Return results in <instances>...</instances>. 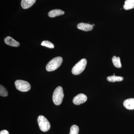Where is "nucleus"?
<instances>
[{"label": "nucleus", "mask_w": 134, "mask_h": 134, "mask_svg": "<svg viewBox=\"0 0 134 134\" xmlns=\"http://www.w3.org/2000/svg\"><path fill=\"white\" fill-rule=\"evenodd\" d=\"M62 62L63 59L62 57H56L48 63L46 66V69L48 72L54 71L61 66Z\"/></svg>", "instance_id": "2"}, {"label": "nucleus", "mask_w": 134, "mask_h": 134, "mask_svg": "<svg viewBox=\"0 0 134 134\" xmlns=\"http://www.w3.org/2000/svg\"><path fill=\"white\" fill-rule=\"evenodd\" d=\"M92 25H93V26H95V24H93Z\"/></svg>", "instance_id": "19"}, {"label": "nucleus", "mask_w": 134, "mask_h": 134, "mask_svg": "<svg viewBox=\"0 0 134 134\" xmlns=\"http://www.w3.org/2000/svg\"><path fill=\"white\" fill-rule=\"evenodd\" d=\"M41 45L43 46L46 47L48 48H53L54 46L52 43L48 41H42L41 43Z\"/></svg>", "instance_id": "17"}, {"label": "nucleus", "mask_w": 134, "mask_h": 134, "mask_svg": "<svg viewBox=\"0 0 134 134\" xmlns=\"http://www.w3.org/2000/svg\"><path fill=\"white\" fill-rule=\"evenodd\" d=\"M16 88L19 91L26 92L29 91L31 88L30 84L24 80H16L15 82Z\"/></svg>", "instance_id": "5"}, {"label": "nucleus", "mask_w": 134, "mask_h": 134, "mask_svg": "<svg viewBox=\"0 0 134 134\" xmlns=\"http://www.w3.org/2000/svg\"><path fill=\"white\" fill-rule=\"evenodd\" d=\"M36 1V0H22L21 6L24 9H27L31 7Z\"/></svg>", "instance_id": "9"}, {"label": "nucleus", "mask_w": 134, "mask_h": 134, "mask_svg": "<svg viewBox=\"0 0 134 134\" xmlns=\"http://www.w3.org/2000/svg\"><path fill=\"white\" fill-rule=\"evenodd\" d=\"M79 132V127L76 125H74L70 128L69 134H78Z\"/></svg>", "instance_id": "15"}, {"label": "nucleus", "mask_w": 134, "mask_h": 134, "mask_svg": "<svg viewBox=\"0 0 134 134\" xmlns=\"http://www.w3.org/2000/svg\"><path fill=\"white\" fill-rule=\"evenodd\" d=\"M0 134H9V133L7 130H2L1 131Z\"/></svg>", "instance_id": "18"}, {"label": "nucleus", "mask_w": 134, "mask_h": 134, "mask_svg": "<svg viewBox=\"0 0 134 134\" xmlns=\"http://www.w3.org/2000/svg\"><path fill=\"white\" fill-rule=\"evenodd\" d=\"M65 12L60 9H56L51 10L48 12V16L51 18H54L64 14Z\"/></svg>", "instance_id": "11"}, {"label": "nucleus", "mask_w": 134, "mask_h": 134, "mask_svg": "<svg viewBox=\"0 0 134 134\" xmlns=\"http://www.w3.org/2000/svg\"><path fill=\"white\" fill-rule=\"evenodd\" d=\"M0 95L1 96L3 97H7L8 95L7 89L2 85H0Z\"/></svg>", "instance_id": "16"}, {"label": "nucleus", "mask_w": 134, "mask_h": 134, "mask_svg": "<svg viewBox=\"0 0 134 134\" xmlns=\"http://www.w3.org/2000/svg\"><path fill=\"white\" fill-rule=\"evenodd\" d=\"M5 43L8 45L14 47H18L20 46V43L16 41L11 37L8 36L5 38L4 40Z\"/></svg>", "instance_id": "8"}, {"label": "nucleus", "mask_w": 134, "mask_h": 134, "mask_svg": "<svg viewBox=\"0 0 134 134\" xmlns=\"http://www.w3.org/2000/svg\"><path fill=\"white\" fill-rule=\"evenodd\" d=\"M64 97L63 89L62 87L60 86H58L53 93V102L55 105H60L62 103Z\"/></svg>", "instance_id": "1"}, {"label": "nucleus", "mask_w": 134, "mask_h": 134, "mask_svg": "<svg viewBox=\"0 0 134 134\" xmlns=\"http://www.w3.org/2000/svg\"><path fill=\"white\" fill-rule=\"evenodd\" d=\"M124 78L122 77L116 76L115 75L108 76L107 77V80L108 81L110 82H120L122 81Z\"/></svg>", "instance_id": "13"}, {"label": "nucleus", "mask_w": 134, "mask_h": 134, "mask_svg": "<svg viewBox=\"0 0 134 134\" xmlns=\"http://www.w3.org/2000/svg\"><path fill=\"white\" fill-rule=\"evenodd\" d=\"M37 122L40 129L42 132H47L50 129L51 126L50 122L44 116L42 115L39 116Z\"/></svg>", "instance_id": "4"}, {"label": "nucleus", "mask_w": 134, "mask_h": 134, "mask_svg": "<svg viewBox=\"0 0 134 134\" xmlns=\"http://www.w3.org/2000/svg\"><path fill=\"white\" fill-rule=\"evenodd\" d=\"M123 105L128 110H134V98H129L126 99L123 102Z\"/></svg>", "instance_id": "10"}, {"label": "nucleus", "mask_w": 134, "mask_h": 134, "mask_svg": "<svg viewBox=\"0 0 134 134\" xmlns=\"http://www.w3.org/2000/svg\"><path fill=\"white\" fill-rule=\"evenodd\" d=\"M123 8L126 10L134 8V0H126Z\"/></svg>", "instance_id": "12"}, {"label": "nucleus", "mask_w": 134, "mask_h": 134, "mask_svg": "<svg viewBox=\"0 0 134 134\" xmlns=\"http://www.w3.org/2000/svg\"><path fill=\"white\" fill-rule=\"evenodd\" d=\"M112 60L114 66L119 68H121L122 66L121 63L120 57H116L115 56H113Z\"/></svg>", "instance_id": "14"}, {"label": "nucleus", "mask_w": 134, "mask_h": 134, "mask_svg": "<svg viewBox=\"0 0 134 134\" xmlns=\"http://www.w3.org/2000/svg\"><path fill=\"white\" fill-rule=\"evenodd\" d=\"M77 28L81 30L85 31H90L93 29L92 25L85 23H80L77 25Z\"/></svg>", "instance_id": "7"}, {"label": "nucleus", "mask_w": 134, "mask_h": 134, "mask_svg": "<svg viewBox=\"0 0 134 134\" xmlns=\"http://www.w3.org/2000/svg\"><path fill=\"white\" fill-rule=\"evenodd\" d=\"M86 64L87 60L86 59H82L73 67L72 70V74L76 75L81 74L85 69Z\"/></svg>", "instance_id": "3"}, {"label": "nucleus", "mask_w": 134, "mask_h": 134, "mask_svg": "<svg viewBox=\"0 0 134 134\" xmlns=\"http://www.w3.org/2000/svg\"><path fill=\"white\" fill-rule=\"evenodd\" d=\"M87 100V97L86 95L83 93H80L74 98L73 102L75 105H79L81 104L85 103Z\"/></svg>", "instance_id": "6"}]
</instances>
